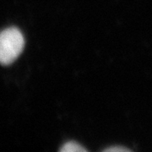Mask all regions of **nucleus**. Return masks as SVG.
<instances>
[{"mask_svg": "<svg viewBox=\"0 0 152 152\" xmlns=\"http://www.w3.org/2000/svg\"><path fill=\"white\" fill-rule=\"evenodd\" d=\"M61 152H85L86 151V149L81 146L80 144L75 141H69L65 143L63 146L59 149Z\"/></svg>", "mask_w": 152, "mask_h": 152, "instance_id": "2", "label": "nucleus"}, {"mask_svg": "<svg viewBox=\"0 0 152 152\" xmlns=\"http://www.w3.org/2000/svg\"><path fill=\"white\" fill-rule=\"evenodd\" d=\"M25 40L16 27L4 30L0 35V62L2 65L11 64L22 53Z\"/></svg>", "mask_w": 152, "mask_h": 152, "instance_id": "1", "label": "nucleus"}, {"mask_svg": "<svg viewBox=\"0 0 152 152\" xmlns=\"http://www.w3.org/2000/svg\"><path fill=\"white\" fill-rule=\"evenodd\" d=\"M104 151H108V152H124V151H131L128 148H125V147H121V146H116V147H109L104 150Z\"/></svg>", "mask_w": 152, "mask_h": 152, "instance_id": "3", "label": "nucleus"}]
</instances>
